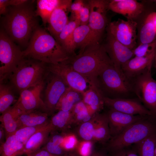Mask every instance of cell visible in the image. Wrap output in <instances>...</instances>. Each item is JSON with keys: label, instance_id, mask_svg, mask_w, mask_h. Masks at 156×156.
<instances>
[{"label": "cell", "instance_id": "15", "mask_svg": "<svg viewBox=\"0 0 156 156\" xmlns=\"http://www.w3.org/2000/svg\"><path fill=\"white\" fill-rule=\"evenodd\" d=\"M103 100L110 109L126 114L143 116L153 114L138 98L112 99L103 97Z\"/></svg>", "mask_w": 156, "mask_h": 156}, {"label": "cell", "instance_id": "22", "mask_svg": "<svg viewBox=\"0 0 156 156\" xmlns=\"http://www.w3.org/2000/svg\"><path fill=\"white\" fill-rule=\"evenodd\" d=\"M53 130L49 122L28 140L24 145V154H31L39 149L47 142L49 134Z\"/></svg>", "mask_w": 156, "mask_h": 156}, {"label": "cell", "instance_id": "33", "mask_svg": "<svg viewBox=\"0 0 156 156\" xmlns=\"http://www.w3.org/2000/svg\"><path fill=\"white\" fill-rule=\"evenodd\" d=\"M48 122L36 126L22 127L18 129L13 134L17 140L24 145L31 136L45 126Z\"/></svg>", "mask_w": 156, "mask_h": 156}, {"label": "cell", "instance_id": "29", "mask_svg": "<svg viewBox=\"0 0 156 156\" xmlns=\"http://www.w3.org/2000/svg\"><path fill=\"white\" fill-rule=\"evenodd\" d=\"M15 101V97L10 86L0 83V112L1 114L10 107Z\"/></svg>", "mask_w": 156, "mask_h": 156}, {"label": "cell", "instance_id": "32", "mask_svg": "<svg viewBox=\"0 0 156 156\" xmlns=\"http://www.w3.org/2000/svg\"><path fill=\"white\" fill-rule=\"evenodd\" d=\"M98 120L95 124L93 138L98 140H103L109 137V131L107 115H99Z\"/></svg>", "mask_w": 156, "mask_h": 156}, {"label": "cell", "instance_id": "41", "mask_svg": "<svg viewBox=\"0 0 156 156\" xmlns=\"http://www.w3.org/2000/svg\"><path fill=\"white\" fill-rule=\"evenodd\" d=\"M86 2L82 0H75L72 3L70 8V11L73 15L76 13L85 4Z\"/></svg>", "mask_w": 156, "mask_h": 156}, {"label": "cell", "instance_id": "16", "mask_svg": "<svg viewBox=\"0 0 156 156\" xmlns=\"http://www.w3.org/2000/svg\"><path fill=\"white\" fill-rule=\"evenodd\" d=\"M72 3V0H62L49 17L47 29L56 40L69 21L68 15Z\"/></svg>", "mask_w": 156, "mask_h": 156}, {"label": "cell", "instance_id": "54", "mask_svg": "<svg viewBox=\"0 0 156 156\" xmlns=\"http://www.w3.org/2000/svg\"><path fill=\"white\" fill-rule=\"evenodd\" d=\"M155 31H156V27H155Z\"/></svg>", "mask_w": 156, "mask_h": 156}, {"label": "cell", "instance_id": "23", "mask_svg": "<svg viewBox=\"0 0 156 156\" xmlns=\"http://www.w3.org/2000/svg\"><path fill=\"white\" fill-rule=\"evenodd\" d=\"M23 113L14 105L1 114L0 120L6 137L13 134L19 128L18 119Z\"/></svg>", "mask_w": 156, "mask_h": 156}, {"label": "cell", "instance_id": "55", "mask_svg": "<svg viewBox=\"0 0 156 156\" xmlns=\"http://www.w3.org/2000/svg\"><path fill=\"white\" fill-rule=\"evenodd\" d=\"M115 156H116V155H115Z\"/></svg>", "mask_w": 156, "mask_h": 156}, {"label": "cell", "instance_id": "7", "mask_svg": "<svg viewBox=\"0 0 156 156\" xmlns=\"http://www.w3.org/2000/svg\"><path fill=\"white\" fill-rule=\"evenodd\" d=\"M24 57L23 51L1 28L0 31V81L9 78Z\"/></svg>", "mask_w": 156, "mask_h": 156}, {"label": "cell", "instance_id": "6", "mask_svg": "<svg viewBox=\"0 0 156 156\" xmlns=\"http://www.w3.org/2000/svg\"><path fill=\"white\" fill-rule=\"evenodd\" d=\"M156 133V115L145 116L113 137L110 146L116 152Z\"/></svg>", "mask_w": 156, "mask_h": 156}, {"label": "cell", "instance_id": "17", "mask_svg": "<svg viewBox=\"0 0 156 156\" xmlns=\"http://www.w3.org/2000/svg\"><path fill=\"white\" fill-rule=\"evenodd\" d=\"M144 8L142 3L135 0H110L108 5L109 9L124 16L127 20H132L140 15Z\"/></svg>", "mask_w": 156, "mask_h": 156}, {"label": "cell", "instance_id": "4", "mask_svg": "<svg viewBox=\"0 0 156 156\" xmlns=\"http://www.w3.org/2000/svg\"><path fill=\"white\" fill-rule=\"evenodd\" d=\"M96 86L104 97L110 99L131 98L135 94L128 80L112 62L106 64L98 73Z\"/></svg>", "mask_w": 156, "mask_h": 156}, {"label": "cell", "instance_id": "42", "mask_svg": "<svg viewBox=\"0 0 156 156\" xmlns=\"http://www.w3.org/2000/svg\"><path fill=\"white\" fill-rule=\"evenodd\" d=\"M91 146V143L89 142L83 143L80 149L81 154L82 156H89L90 153Z\"/></svg>", "mask_w": 156, "mask_h": 156}, {"label": "cell", "instance_id": "45", "mask_svg": "<svg viewBox=\"0 0 156 156\" xmlns=\"http://www.w3.org/2000/svg\"><path fill=\"white\" fill-rule=\"evenodd\" d=\"M51 141L55 144L61 146L64 141V138L62 135H56L52 137Z\"/></svg>", "mask_w": 156, "mask_h": 156}, {"label": "cell", "instance_id": "13", "mask_svg": "<svg viewBox=\"0 0 156 156\" xmlns=\"http://www.w3.org/2000/svg\"><path fill=\"white\" fill-rule=\"evenodd\" d=\"M103 46L114 66L122 73V66L134 56L133 50L121 44L108 32L106 43Z\"/></svg>", "mask_w": 156, "mask_h": 156}, {"label": "cell", "instance_id": "25", "mask_svg": "<svg viewBox=\"0 0 156 156\" xmlns=\"http://www.w3.org/2000/svg\"><path fill=\"white\" fill-rule=\"evenodd\" d=\"M83 94L80 92L68 87L57 103L55 110L70 111L74 105L81 101Z\"/></svg>", "mask_w": 156, "mask_h": 156}, {"label": "cell", "instance_id": "11", "mask_svg": "<svg viewBox=\"0 0 156 156\" xmlns=\"http://www.w3.org/2000/svg\"><path fill=\"white\" fill-rule=\"evenodd\" d=\"M66 61L56 64H47V69L50 72L59 76L68 87L83 94L87 88V81L73 69Z\"/></svg>", "mask_w": 156, "mask_h": 156}, {"label": "cell", "instance_id": "19", "mask_svg": "<svg viewBox=\"0 0 156 156\" xmlns=\"http://www.w3.org/2000/svg\"><path fill=\"white\" fill-rule=\"evenodd\" d=\"M156 53V50L145 56H134L122 66L121 70L123 74L129 80L142 73L152 66Z\"/></svg>", "mask_w": 156, "mask_h": 156}, {"label": "cell", "instance_id": "36", "mask_svg": "<svg viewBox=\"0 0 156 156\" xmlns=\"http://www.w3.org/2000/svg\"><path fill=\"white\" fill-rule=\"evenodd\" d=\"M133 50L134 56L142 57L149 55L156 50V39L151 43H141Z\"/></svg>", "mask_w": 156, "mask_h": 156}, {"label": "cell", "instance_id": "50", "mask_svg": "<svg viewBox=\"0 0 156 156\" xmlns=\"http://www.w3.org/2000/svg\"><path fill=\"white\" fill-rule=\"evenodd\" d=\"M155 66H156V54H155Z\"/></svg>", "mask_w": 156, "mask_h": 156}, {"label": "cell", "instance_id": "47", "mask_svg": "<svg viewBox=\"0 0 156 156\" xmlns=\"http://www.w3.org/2000/svg\"><path fill=\"white\" fill-rule=\"evenodd\" d=\"M147 16L156 27V12H151L147 14Z\"/></svg>", "mask_w": 156, "mask_h": 156}, {"label": "cell", "instance_id": "3", "mask_svg": "<svg viewBox=\"0 0 156 156\" xmlns=\"http://www.w3.org/2000/svg\"><path fill=\"white\" fill-rule=\"evenodd\" d=\"M70 66L87 80L89 87L94 89L96 77L102 68L112 62L103 45L99 44L86 48L78 55L72 56L66 61Z\"/></svg>", "mask_w": 156, "mask_h": 156}, {"label": "cell", "instance_id": "53", "mask_svg": "<svg viewBox=\"0 0 156 156\" xmlns=\"http://www.w3.org/2000/svg\"><path fill=\"white\" fill-rule=\"evenodd\" d=\"M75 156V155H70V156Z\"/></svg>", "mask_w": 156, "mask_h": 156}, {"label": "cell", "instance_id": "52", "mask_svg": "<svg viewBox=\"0 0 156 156\" xmlns=\"http://www.w3.org/2000/svg\"><path fill=\"white\" fill-rule=\"evenodd\" d=\"M27 156H31V155L30 154H27Z\"/></svg>", "mask_w": 156, "mask_h": 156}, {"label": "cell", "instance_id": "40", "mask_svg": "<svg viewBox=\"0 0 156 156\" xmlns=\"http://www.w3.org/2000/svg\"><path fill=\"white\" fill-rule=\"evenodd\" d=\"M26 0H0V14L3 15L7 12L8 8L10 6H16L21 4Z\"/></svg>", "mask_w": 156, "mask_h": 156}, {"label": "cell", "instance_id": "34", "mask_svg": "<svg viewBox=\"0 0 156 156\" xmlns=\"http://www.w3.org/2000/svg\"><path fill=\"white\" fill-rule=\"evenodd\" d=\"M72 116L71 110L68 111L59 110L52 118L49 122L53 130L54 128L62 129L67 124Z\"/></svg>", "mask_w": 156, "mask_h": 156}, {"label": "cell", "instance_id": "27", "mask_svg": "<svg viewBox=\"0 0 156 156\" xmlns=\"http://www.w3.org/2000/svg\"><path fill=\"white\" fill-rule=\"evenodd\" d=\"M102 93L89 87L83 94L82 101L86 105L90 112L92 114L102 108L104 102Z\"/></svg>", "mask_w": 156, "mask_h": 156}, {"label": "cell", "instance_id": "44", "mask_svg": "<svg viewBox=\"0 0 156 156\" xmlns=\"http://www.w3.org/2000/svg\"><path fill=\"white\" fill-rule=\"evenodd\" d=\"M30 154L31 156H64L57 155L53 154L43 149H39Z\"/></svg>", "mask_w": 156, "mask_h": 156}, {"label": "cell", "instance_id": "28", "mask_svg": "<svg viewBox=\"0 0 156 156\" xmlns=\"http://www.w3.org/2000/svg\"><path fill=\"white\" fill-rule=\"evenodd\" d=\"M60 0H38L37 1L36 15L41 18L44 24L48 23L53 11L60 4Z\"/></svg>", "mask_w": 156, "mask_h": 156}, {"label": "cell", "instance_id": "37", "mask_svg": "<svg viewBox=\"0 0 156 156\" xmlns=\"http://www.w3.org/2000/svg\"><path fill=\"white\" fill-rule=\"evenodd\" d=\"M90 13V7L87 1V3H85L79 11L73 15V19L78 21L80 25H88Z\"/></svg>", "mask_w": 156, "mask_h": 156}, {"label": "cell", "instance_id": "46", "mask_svg": "<svg viewBox=\"0 0 156 156\" xmlns=\"http://www.w3.org/2000/svg\"><path fill=\"white\" fill-rule=\"evenodd\" d=\"M115 155L116 156H139L133 151H125L123 150L117 152Z\"/></svg>", "mask_w": 156, "mask_h": 156}, {"label": "cell", "instance_id": "21", "mask_svg": "<svg viewBox=\"0 0 156 156\" xmlns=\"http://www.w3.org/2000/svg\"><path fill=\"white\" fill-rule=\"evenodd\" d=\"M80 25V22L76 19L69 21L60 33L56 40L70 57L75 55L73 35L75 29Z\"/></svg>", "mask_w": 156, "mask_h": 156}, {"label": "cell", "instance_id": "12", "mask_svg": "<svg viewBox=\"0 0 156 156\" xmlns=\"http://www.w3.org/2000/svg\"><path fill=\"white\" fill-rule=\"evenodd\" d=\"M43 101L48 113L55 110L60 98L68 87L58 75L49 73L46 78Z\"/></svg>", "mask_w": 156, "mask_h": 156}, {"label": "cell", "instance_id": "48", "mask_svg": "<svg viewBox=\"0 0 156 156\" xmlns=\"http://www.w3.org/2000/svg\"><path fill=\"white\" fill-rule=\"evenodd\" d=\"M5 131L3 128L1 127L0 129V142L1 144H3L4 142L3 141Z\"/></svg>", "mask_w": 156, "mask_h": 156}, {"label": "cell", "instance_id": "24", "mask_svg": "<svg viewBox=\"0 0 156 156\" xmlns=\"http://www.w3.org/2000/svg\"><path fill=\"white\" fill-rule=\"evenodd\" d=\"M48 113L37 110L21 114L18 119L19 128L34 127L44 124L47 121Z\"/></svg>", "mask_w": 156, "mask_h": 156}, {"label": "cell", "instance_id": "9", "mask_svg": "<svg viewBox=\"0 0 156 156\" xmlns=\"http://www.w3.org/2000/svg\"><path fill=\"white\" fill-rule=\"evenodd\" d=\"M45 86L44 80L21 91L14 105L23 113L40 109L48 113L45 105L41 97Z\"/></svg>", "mask_w": 156, "mask_h": 156}, {"label": "cell", "instance_id": "1", "mask_svg": "<svg viewBox=\"0 0 156 156\" xmlns=\"http://www.w3.org/2000/svg\"><path fill=\"white\" fill-rule=\"evenodd\" d=\"M31 1L8 8L1 20L2 28L15 42L27 47L39 27L37 16Z\"/></svg>", "mask_w": 156, "mask_h": 156}, {"label": "cell", "instance_id": "39", "mask_svg": "<svg viewBox=\"0 0 156 156\" xmlns=\"http://www.w3.org/2000/svg\"><path fill=\"white\" fill-rule=\"evenodd\" d=\"M42 149L57 155L63 156L64 153V150L60 146L55 144L51 141L47 142Z\"/></svg>", "mask_w": 156, "mask_h": 156}, {"label": "cell", "instance_id": "31", "mask_svg": "<svg viewBox=\"0 0 156 156\" xmlns=\"http://www.w3.org/2000/svg\"><path fill=\"white\" fill-rule=\"evenodd\" d=\"M155 27L147 15L140 30L139 38L141 43H149L155 39Z\"/></svg>", "mask_w": 156, "mask_h": 156}, {"label": "cell", "instance_id": "18", "mask_svg": "<svg viewBox=\"0 0 156 156\" xmlns=\"http://www.w3.org/2000/svg\"><path fill=\"white\" fill-rule=\"evenodd\" d=\"M145 116L128 114L112 109H110L107 115L110 132L114 135V137Z\"/></svg>", "mask_w": 156, "mask_h": 156}, {"label": "cell", "instance_id": "43", "mask_svg": "<svg viewBox=\"0 0 156 156\" xmlns=\"http://www.w3.org/2000/svg\"><path fill=\"white\" fill-rule=\"evenodd\" d=\"M76 140L73 136H70L61 146L64 150H68L74 148Z\"/></svg>", "mask_w": 156, "mask_h": 156}, {"label": "cell", "instance_id": "38", "mask_svg": "<svg viewBox=\"0 0 156 156\" xmlns=\"http://www.w3.org/2000/svg\"><path fill=\"white\" fill-rule=\"evenodd\" d=\"M95 124L88 121L83 122L80 126L79 133L81 137L86 141L92 140L94 137Z\"/></svg>", "mask_w": 156, "mask_h": 156}, {"label": "cell", "instance_id": "20", "mask_svg": "<svg viewBox=\"0 0 156 156\" xmlns=\"http://www.w3.org/2000/svg\"><path fill=\"white\" fill-rule=\"evenodd\" d=\"M101 39L90 28L88 25H80L75 29L73 40L75 49L79 48V53L87 47L99 44Z\"/></svg>", "mask_w": 156, "mask_h": 156}, {"label": "cell", "instance_id": "26", "mask_svg": "<svg viewBox=\"0 0 156 156\" xmlns=\"http://www.w3.org/2000/svg\"><path fill=\"white\" fill-rule=\"evenodd\" d=\"M1 156H18L24 154V145L18 141L13 134L6 137L1 144Z\"/></svg>", "mask_w": 156, "mask_h": 156}, {"label": "cell", "instance_id": "2", "mask_svg": "<svg viewBox=\"0 0 156 156\" xmlns=\"http://www.w3.org/2000/svg\"><path fill=\"white\" fill-rule=\"evenodd\" d=\"M24 56L47 64H56L68 60L70 57L50 34L38 27L33 33L26 49Z\"/></svg>", "mask_w": 156, "mask_h": 156}, {"label": "cell", "instance_id": "51", "mask_svg": "<svg viewBox=\"0 0 156 156\" xmlns=\"http://www.w3.org/2000/svg\"><path fill=\"white\" fill-rule=\"evenodd\" d=\"M155 156H156V145L155 150Z\"/></svg>", "mask_w": 156, "mask_h": 156}, {"label": "cell", "instance_id": "10", "mask_svg": "<svg viewBox=\"0 0 156 156\" xmlns=\"http://www.w3.org/2000/svg\"><path fill=\"white\" fill-rule=\"evenodd\" d=\"M137 26L134 20L119 18L109 23L108 32L121 44L133 50L136 44Z\"/></svg>", "mask_w": 156, "mask_h": 156}, {"label": "cell", "instance_id": "5", "mask_svg": "<svg viewBox=\"0 0 156 156\" xmlns=\"http://www.w3.org/2000/svg\"><path fill=\"white\" fill-rule=\"evenodd\" d=\"M49 73L47 64L24 56L9 79L12 88L20 93L44 80Z\"/></svg>", "mask_w": 156, "mask_h": 156}, {"label": "cell", "instance_id": "35", "mask_svg": "<svg viewBox=\"0 0 156 156\" xmlns=\"http://www.w3.org/2000/svg\"><path fill=\"white\" fill-rule=\"evenodd\" d=\"M72 115H75L77 120L84 122L89 121L91 118L86 105L82 101L75 104L71 110Z\"/></svg>", "mask_w": 156, "mask_h": 156}, {"label": "cell", "instance_id": "8", "mask_svg": "<svg viewBox=\"0 0 156 156\" xmlns=\"http://www.w3.org/2000/svg\"><path fill=\"white\" fill-rule=\"evenodd\" d=\"M150 67L128 80L134 94L144 106L156 115V80L151 75Z\"/></svg>", "mask_w": 156, "mask_h": 156}, {"label": "cell", "instance_id": "49", "mask_svg": "<svg viewBox=\"0 0 156 156\" xmlns=\"http://www.w3.org/2000/svg\"><path fill=\"white\" fill-rule=\"evenodd\" d=\"M92 156H103L102 155L99 154H96Z\"/></svg>", "mask_w": 156, "mask_h": 156}, {"label": "cell", "instance_id": "30", "mask_svg": "<svg viewBox=\"0 0 156 156\" xmlns=\"http://www.w3.org/2000/svg\"><path fill=\"white\" fill-rule=\"evenodd\" d=\"M136 144L139 156H155L156 133L148 136Z\"/></svg>", "mask_w": 156, "mask_h": 156}, {"label": "cell", "instance_id": "14", "mask_svg": "<svg viewBox=\"0 0 156 156\" xmlns=\"http://www.w3.org/2000/svg\"><path fill=\"white\" fill-rule=\"evenodd\" d=\"M109 1H87L90 13L88 25L91 29L100 38L107 23L106 13Z\"/></svg>", "mask_w": 156, "mask_h": 156}]
</instances>
